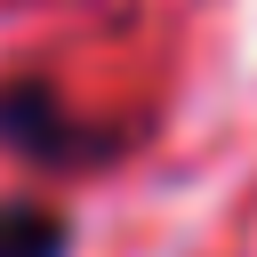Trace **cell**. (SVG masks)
<instances>
[{
  "mask_svg": "<svg viewBox=\"0 0 257 257\" xmlns=\"http://www.w3.org/2000/svg\"><path fill=\"white\" fill-rule=\"evenodd\" d=\"M0 257H72V217L48 201H0Z\"/></svg>",
  "mask_w": 257,
  "mask_h": 257,
  "instance_id": "2",
  "label": "cell"
},
{
  "mask_svg": "<svg viewBox=\"0 0 257 257\" xmlns=\"http://www.w3.org/2000/svg\"><path fill=\"white\" fill-rule=\"evenodd\" d=\"M120 145H128V137H96V120L56 96V80H40V72L0 80V153H16V161H32V169L64 177V169L112 161Z\"/></svg>",
  "mask_w": 257,
  "mask_h": 257,
  "instance_id": "1",
  "label": "cell"
}]
</instances>
